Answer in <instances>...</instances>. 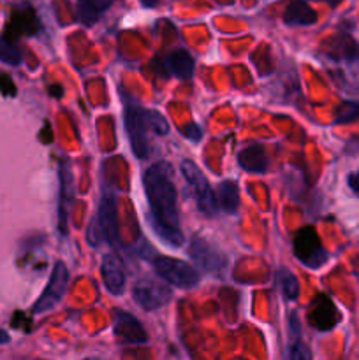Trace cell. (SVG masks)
<instances>
[{"mask_svg": "<svg viewBox=\"0 0 359 360\" xmlns=\"http://www.w3.org/2000/svg\"><path fill=\"white\" fill-rule=\"evenodd\" d=\"M143 183L155 234L164 245L180 248L183 245V232L180 227L178 190L171 165L164 160L151 164L144 172Z\"/></svg>", "mask_w": 359, "mask_h": 360, "instance_id": "6da1fadb", "label": "cell"}, {"mask_svg": "<svg viewBox=\"0 0 359 360\" xmlns=\"http://www.w3.org/2000/svg\"><path fill=\"white\" fill-rule=\"evenodd\" d=\"M88 243L94 248L102 245L118 246V217H116V197L113 192H104L99 202L97 214L92 218L88 227Z\"/></svg>", "mask_w": 359, "mask_h": 360, "instance_id": "7a4b0ae2", "label": "cell"}, {"mask_svg": "<svg viewBox=\"0 0 359 360\" xmlns=\"http://www.w3.org/2000/svg\"><path fill=\"white\" fill-rule=\"evenodd\" d=\"M123 109H125V129L127 136L130 139L134 155L137 158H146L150 153V143H148V122H146V109L134 101L129 94L122 97Z\"/></svg>", "mask_w": 359, "mask_h": 360, "instance_id": "3957f363", "label": "cell"}, {"mask_svg": "<svg viewBox=\"0 0 359 360\" xmlns=\"http://www.w3.org/2000/svg\"><path fill=\"white\" fill-rule=\"evenodd\" d=\"M180 169H182V174L185 178L187 185L192 188L197 210L203 214H206V217H215L218 211L217 197H215L213 188H211L210 181L206 179L204 172L192 160H182Z\"/></svg>", "mask_w": 359, "mask_h": 360, "instance_id": "277c9868", "label": "cell"}, {"mask_svg": "<svg viewBox=\"0 0 359 360\" xmlns=\"http://www.w3.org/2000/svg\"><path fill=\"white\" fill-rule=\"evenodd\" d=\"M153 269L162 281L172 285L176 288H183L189 290L199 285L201 276L190 264L183 262V260L172 259V257L158 255L153 259Z\"/></svg>", "mask_w": 359, "mask_h": 360, "instance_id": "5b68a950", "label": "cell"}, {"mask_svg": "<svg viewBox=\"0 0 359 360\" xmlns=\"http://www.w3.org/2000/svg\"><path fill=\"white\" fill-rule=\"evenodd\" d=\"M292 248H294L296 259L310 269L322 267L329 260V253L322 246V241L313 227H303L301 231H298L292 241Z\"/></svg>", "mask_w": 359, "mask_h": 360, "instance_id": "8992f818", "label": "cell"}, {"mask_svg": "<svg viewBox=\"0 0 359 360\" xmlns=\"http://www.w3.org/2000/svg\"><path fill=\"white\" fill-rule=\"evenodd\" d=\"M189 255L197 266L201 267L206 273L213 274V276H225V271H227V257L222 253V250H218L213 243L206 241L204 238L197 236L190 241L189 246Z\"/></svg>", "mask_w": 359, "mask_h": 360, "instance_id": "52a82bcc", "label": "cell"}, {"mask_svg": "<svg viewBox=\"0 0 359 360\" xmlns=\"http://www.w3.org/2000/svg\"><path fill=\"white\" fill-rule=\"evenodd\" d=\"M67 288H69V269H67V266L63 262H56L55 266H53L48 285H46L41 297L35 301L32 311H34L35 315H42V313L51 311L53 308H56V306L62 302L63 295L67 294Z\"/></svg>", "mask_w": 359, "mask_h": 360, "instance_id": "ba28073f", "label": "cell"}, {"mask_svg": "<svg viewBox=\"0 0 359 360\" xmlns=\"http://www.w3.org/2000/svg\"><path fill=\"white\" fill-rule=\"evenodd\" d=\"M132 297L146 311L160 309L162 306L171 301V288L165 285V281L155 280V278H143V280H137L134 283Z\"/></svg>", "mask_w": 359, "mask_h": 360, "instance_id": "9c48e42d", "label": "cell"}, {"mask_svg": "<svg viewBox=\"0 0 359 360\" xmlns=\"http://www.w3.org/2000/svg\"><path fill=\"white\" fill-rule=\"evenodd\" d=\"M74 202V174L70 162L60 160V199H58V231L65 236L69 231L70 207Z\"/></svg>", "mask_w": 359, "mask_h": 360, "instance_id": "30bf717a", "label": "cell"}, {"mask_svg": "<svg viewBox=\"0 0 359 360\" xmlns=\"http://www.w3.org/2000/svg\"><path fill=\"white\" fill-rule=\"evenodd\" d=\"M340 311L334 306V302L331 301V297H327L326 294L315 295V299H313L308 309L310 326L315 327L317 330L326 333V330L334 329L338 326V322H340Z\"/></svg>", "mask_w": 359, "mask_h": 360, "instance_id": "8fae6325", "label": "cell"}, {"mask_svg": "<svg viewBox=\"0 0 359 360\" xmlns=\"http://www.w3.org/2000/svg\"><path fill=\"white\" fill-rule=\"evenodd\" d=\"M113 333L123 345H144L148 343V334L139 320L130 313L116 311Z\"/></svg>", "mask_w": 359, "mask_h": 360, "instance_id": "7c38bea8", "label": "cell"}, {"mask_svg": "<svg viewBox=\"0 0 359 360\" xmlns=\"http://www.w3.org/2000/svg\"><path fill=\"white\" fill-rule=\"evenodd\" d=\"M101 273H102V281H104V287L108 288L109 294L113 295H122L125 290V269H123V264L120 260V257L115 252H108L102 257L101 264Z\"/></svg>", "mask_w": 359, "mask_h": 360, "instance_id": "4fadbf2b", "label": "cell"}, {"mask_svg": "<svg viewBox=\"0 0 359 360\" xmlns=\"http://www.w3.org/2000/svg\"><path fill=\"white\" fill-rule=\"evenodd\" d=\"M239 167L245 172H252V174H264L270 165V158H267L266 148L260 143H253L250 146L243 148L238 155Z\"/></svg>", "mask_w": 359, "mask_h": 360, "instance_id": "5bb4252c", "label": "cell"}, {"mask_svg": "<svg viewBox=\"0 0 359 360\" xmlns=\"http://www.w3.org/2000/svg\"><path fill=\"white\" fill-rule=\"evenodd\" d=\"M284 21L289 27H308L317 21V13L308 6L306 0H294L285 9Z\"/></svg>", "mask_w": 359, "mask_h": 360, "instance_id": "9a60e30c", "label": "cell"}, {"mask_svg": "<svg viewBox=\"0 0 359 360\" xmlns=\"http://www.w3.org/2000/svg\"><path fill=\"white\" fill-rule=\"evenodd\" d=\"M217 204L220 207V211H224L225 214H236L239 207V188L236 185L234 179H224L220 185L217 186Z\"/></svg>", "mask_w": 359, "mask_h": 360, "instance_id": "2e32d148", "label": "cell"}, {"mask_svg": "<svg viewBox=\"0 0 359 360\" xmlns=\"http://www.w3.org/2000/svg\"><path fill=\"white\" fill-rule=\"evenodd\" d=\"M168 67L172 76L180 77L183 81H189L194 76L196 62H194V56L187 49H176V51H172L168 56Z\"/></svg>", "mask_w": 359, "mask_h": 360, "instance_id": "e0dca14e", "label": "cell"}, {"mask_svg": "<svg viewBox=\"0 0 359 360\" xmlns=\"http://www.w3.org/2000/svg\"><path fill=\"white\" fill-rule=\"evenodd\" d=\"M329 56L334 60H345V62H354L359 58V46L348 35H338L331 42Z\"/></svg>", "mask_w": 359, "mask_h": 360, "instance_id": "ac0fdd59", "label": "cell"}, {"mask_svg": "<svg viewBox=\"0 0 359 360\" xmlns=\"http://www.w3.org/2000/svg\"><path fill=\"white\" fill-rule=\"evenodd\" d=\"M277 285L280 288L282 295H284L287 301H296L299 295V281L296 278V274H292V271L282 269L277 271Z\"/></svg>", "mask_w": 359, "mask_h": 360, "instance_id": "d6986e66", "label": "cell"}, {"mask_svg": "<svg viewBox=\"0 0 359 360\" xmlns=\"http://www.w3.org/2000/svg\"><path fill=\"white\" fill-rule=\"evenodd\" d=\"M102 11L95 6L92 0H77L76 4V18L81 21L83 25L90 27V25L97 23L102 16Z\"/></svg>", "mask_w": 359, "mask_h": 360, "instance_id": "ffe728a7", "label": "cell"}, {"mask_svg": "<svg viewBox=\"0 0 359 360\" xmlns=\"http://www.w3.org/2000/svg\"><path fill=\"white\" fill-rule=\"evenodd\" d=\"M0 62L14 67L23 62V55H21L20 48L7 37H0Z\"/></svg>", "mask_w": 359, "mask_h": 360, "instance_id": "44dd1931", "label": "cell"}, {"mask_svg": "<svg viewBox=\"0 0 359 360\" xmlns=\"http://www.w3.org/2000/svg\"><path fill=\"white\" fill-rule=\"evenodd\" d=\"M359 118V102L345 101L341 102L334 112V123L344 125V123H352Z\"/></svg>", "mask_w": 359, "mask_h": 360, "instance_id": "7402d4cb", "label": "cell"}, {"mask_svg": "<svg viewBox=\"0 0 359 360\" xmlns=\"http://www.w3.org/2000/svg\"><path fill=\"white\" fill-rule=\"evenodd\" d=\"M146 122L148 129L155 134V136H165L169 134V122L165 120L164 115H160L155 109H146Z\"/></svg>", "mask_w": 359, "mask_h": 360, "instance_id": "603a6c76", "label": "cell"}, {"mask_svg": "<svg viewBox=\"0 0 359 360\" xmlns=\"http://www.w3.org/2000/svg\"><path fill=\"white\" fill-rule=\"evenodd\" d=\"M289 360H312V352L299 338H294V343L289 350Z\"/></svg>", "mask_w": 359, "mask_h": 360, "instance_id": "cb8c5ba5", "label": "cell"}, {"mask_svg": "<svg viewBox=\"0 0 359 360\" xmlns=\"http://www.w3.org/2000/svg\"><path fill=\"white\" fill-rule=\"evenodd\" d=\"M180 134L185 136L189 141H194V143H199L203 139V130H201V127L197 123H189V125L182 127Z\"/></svg>", "mask_w": 359, "mask_h": 360, "instance_id": "d4e9b609", "label": "cell"}, {"mask_svg": "<svg viewBox=\"0 0 359 360\" xmlns=\"http://www.w3.org/2000/svg\"><path fill=\"white\" fill-rule=\"evenodd\" d=\"M0 91L4 95H9V97L16 94V86H14L13 79L9 76H6V74H0Z\"/></svg>", "mask_w": 359, "mask_h": 360, "instance_id": "484cf974", "label": "cell"}, {"mask_svg": "<svg viewBox=\"0 0 359 360\" xmlns=\"http://www.w3.org/2000/svg\"><path fill=\"white\" fill-rule=\"evenodd\" d=\"M347 185H348V188L352 190V192L358 193V195H359V169H358V171L351 172V174L347 176Z\"/></svg>", "mask_w": 359, "mask_h": 360, "instance_id": "4316f807", "label": "cell"}, {"mask_svg": "<svg viewBox=\"0 0 359 360\" xmlns=\"http://www.w3.org/2000/svg\"><path fill=\"white\" fill-rule=\"evenodd\" d=\"M92 2H94L95 6L102 11V13H104L106 9H109V7H111V4L115 2V0H92Z\"/></svg>", "mask_w": 359, "mask_h": 360, "instance_id": "83f0119b", "label": "cell"}, {"mask_svg": "<svg viewBox=\"0 0 359 360\" xmlns=\"http://www.w3.org/2000/svg\"><path fill=\"white\" fill-rule=\"evenodd\" d=\"M9 334L6 333V330L4 329H0V345H6V343H9Z\"/></svg>", "mask_w": 359, "mask_h": 360, "instance_id": "f1b7e54d", "label": "cell"}, {"mask_svg": "<svg viewBox=\"0 0 359 360\" xmlns=\"http://www.w3.org/2000/svg\"><path fill=\"white\" fill-rule=\"evenodd\" d=\"M139 2L143 4L144 7H155V6H157L158 0H139Z\"/></svg>", "mask_w": 359, "mask_h": 360, "instance_id": "f546056e", "label": "cell"}, {"mask_svg": "<svg viewBox=\"0 0 359 360\" xmlns=\"http://www.w3.org/2000/svg\"><path fill=\"white\" fill-rule=\"evenodd\" d=\"M317 2H327V4H331V6H336L340 0H317Z\"/></svg>", "mask_w": 359, "mask_h": 360, "instance_id": "4dcf8cb0", "label": "cell"}, {"mask_svg": "<svg viewBox=\"0 0 359 360\" xmlns=\"http://www.w3.org/2000/svg\"><path fill=\"white\" fill-rule=\"evenodd\" d=\"M88 360H99V359H88Z\"/></svg>", "mask_w": 359, "mask_h": 360, "instance_id": "1f68e13d", "label": "cell"}]
</instances>
